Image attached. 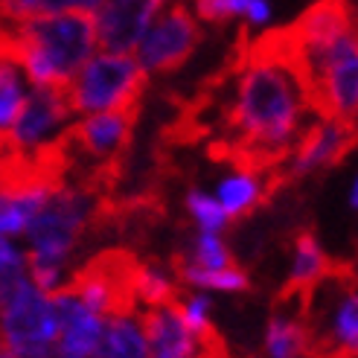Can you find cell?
<instances>
[{
  "label": "cell",
  "mask_w": 358,
  "mask_h": 358,
  "mask_svg": "<svg viewBox=\"0 0 358 358\" xmlns=\"http://www.w3.org/2000/svg\"><path fill=\"white\" fill-rule=\"evenodd\" d=\"M149 73L137 64L134 52H99L67 85V102L73 114H102L140 108Z\"/></svg>",
  "instance_id": "cell-2"
},
{
  "label": "cell",
  "mask_w": 358,
  "mask_h": 358,
  "mask_svg": "<svg viewBox=\"0 0 358 358\" xmlns=\"http://www.w3.org/2000/svg\"><path fill=\"white\" fill-rule=\"evenodd\" d=\"M105 0H0V17L3 21H35V17H52L67 12L96 15Z\"/></svg>",
  "instance_id": "cell-14"
},
{
  "label": "cell",
  "mask_w": 358,
  "mask_h": 358,
  "mask_svg": "<svg viewBox=\"0 0 358 358\" xmlns=\"http://www.w3.org/2000/svg\"><path fill=\"white\" fill-rule=\"evenodd\" d=\"M73 117L67 102V87H35L29 96H24L21 114H17L6 143L0 149L27 152L47 143L62 125Z\"/></svg>",
  "instance_id": "cell-7"
},
{
  "label": "cell",
  "mask_w": 358,
  "mask_h": 358,
  "mask_svg": "<svg viewBox=\"0 0 358 358\" xmlns=\"http://www.w3.org/2000/svg\"><path fill=\"white\" fill-rule=\"evenodd\" d=\"M187 207L195 216V222L201 224V230H207V234H219V230L227 224V216H224V210L219 207V201H213L210 195H204L199 189H192L187 195Z\"/></svg>",
  "instance_id": "cell-19"
},
{
  "label": "cell",
  "mask_w": 358,
  "mask_h": 358,
  "mask_svg": "<svg viewBox=\"0 0 358 358\" xmlns=\"http://www.w3.org/2000/svg\"><path fill=\"white\" fill-rule=\"evenodd\" d=\"M50 195L41 192H21V195H3L0 192V234L3 236H21L27 234L29 222Z\"/></svg>",
  "instance_id": "cell-15"
},
{
  "label": "cell",
  "mask_w": 358,
  "mask_h": 358,
  "mask_svg": "<svg viewBox=\"0 0 358 358\" xmlns=\"http://www.w3.org/2000/svg\"><path fill=\"white\" fill-rule=\"evenodd\" d=\"M137 268L140 259L125 248H108L85 262L64 285L73 292L87 309L99 317L108 315H134L137 312Z\"/></svg>",
  "instance_id": "cell-4"
},
{
  "label": "cell",
  "mask_w": 358,
  "mask_h": 358,
  "mask_svg": "<svg viewBox=\"0 0 358 358\" xmlns=\"http://www.w3.org/2000/svg\"><path fill=\"white\" fill-rule=\"evenodd\" d=\"M329 257L324 254L317 236L312 227H303L294 234V262H292V274L285 280V285L280 289V294H300L306 297L315 282L329 271Z\"/></svg>",
  "instance_id": "cell-10"
},
{
  "label": "cell",
  "mask_w": 358,
  "mask_h": 358,
  "mask_svg": "<svg viewBox=\"0 0 358 358\" xmlns=\"http://www.w3.org/2000/svg\"><path fill=\"white\" fill-rule=\"evenodd\" d=\"M99 195L85 189V187H59L50 199L35 213V219L27 227V236L32 242L29 257L59 265L70 257V250L76 248L82 234L91 227L94 204Z\"/></svg>",
  "instance_id": "cell-3"
},
{
  "label": "cell",
  "mask_w": 358,
  "mask_h": 358,
  "mask_svg": "<svg viewBox=\"0 0 358 358\" xmlns=\"http://www.w3.org/2000/svg\"><path fill=\"white\" fill-rule=\"evenodd\" d=\"M91 358H149L146 338H143L134 315L102 317L99 338H96Z\"/></svg>",
  "instance_id": "cell-11"
},
{
  "label": "cell",
  "mask_w": 358,
  "mask_h": 358,
  "mask_svg": "<svg viewBox=\"0 0 358 358\" xmlns=\"http://www.w3.org/2000/svg\"><path fill=\"white\" fill-rule=\"evenodd\" d=\"M24 271L27 268L0 271V344L15 358H52L59 320L50 297Z\"/></svg>",
  "instance_id": "cell-1"
},
{
  "label": "cell",
  "mask_w": 358,
  "mask_h": 358,
  "mask_svg": "<svg viewBox=\"0 0 358 358\" xmlns=\"http://www.w3.org/2000/svg\"><path fill=\"white\" fill-rule=\"evenodd\" d=\"M172 268L181 282L187 285H199V289H219V292H250L254 289V282L250 277L242 271V268H219V271H213V268H199L187 259V254H175L172 257Z\"/></svg>",
  "instance_id": "cell-13"
},
{
  "label": "cell",
  "mask_w": 358,
  "mask_h": 358,
  "mask_svg": "<svg viewBox=\"0 0 358 358\" xmlns=\"http://www.w3.org/2000/svg\"><path fill=\"white\" fill-rule=\"evenodd\" d=\"M265 201H268L265 178L234 175V178H227V181H222V187H219V207L224 210L227 222L248 219L250 213H257V207H262Z\"/></svg>",
  "instance_id": "cell-12"
},
{
  "label": "cell",
  "mask_w": 358,
  "mask_h": 358,
  "mask_svg": "<svg viewBox=\"0 0 358 358\" xmlns=\"http://www.w3.org/2000/svg\"><path fill=\"white\" fill-rule=\"evenodd\" d=\"M21 105H24L21 76L15 73V64L0 62V146L6 143L17 114H21Z\"/></svg>",
  "instance_id": "cell-16"
},
{
  "label": "cell",
  "mask_w": 358,
  "mask_h": 358,
  "mask_svg": "<svg viewBox=\"0 0 358 358\" xmlns=\"http://www.w3.org/2000/svg\"><path fill=\"white\" fill-rule=\"evenodd\" d=\"M166 0H105L99 6L96 44L105 52H131Z\"/></svg>",
  "instance_id": "cell-8"
},
{
  "label": "cell",
  "mask_w": 358,
  "mask_h": 358,
  "mask_svg": "<svg viewBox=\"0 0 358 358\" xmlns=\"http://www.w3.org/2000/svg\"><path fill=\"white\" fill-rule=\"evenodd\" d=\"M134 292H137V303H146V306H166V303L181 297L175 282H169L155 265L143 262V259H140V268H137Z\"/></svg>",
  "instance_id": "cell-17"
},
{
  "label": "cell",
  "mask_w": 358,
  "mask_h": 358,
  "mask_svg": "<svg viewBox=\"0 0 358 358\" xmlns=\"http://www.w3.org/2000/svg\"><path fill=\"white\" fill-rule=\"evenodd\" d=\"M187 259L199 268H213V271H219V268H236V259L227 250V245L216 234H207V230H201L192 239V257Z\"/></svg>",
  "instance_id": "cell-18"
},
{
  "label": "cell",
  "mask_w": 358,
  "mask_h": 358,
  "mask_svg": "<svg viewBox=\"0 0 358 358\" xmlns=\"http://www.w3.org/2000/svg\"><path fill=\"white\" fill-rule=\"evenodd\" d=\"M155 17L157 21L149 24V29L143 32V38L134 47V59L146 73H175L192 59V52L204 41V29L181 0H175L169 9Z\"/></svg>",
  "instance_id": "cell-5"
},
{
  "label": "cell",
  "mask_w": 358,
  "mask_h": 358,
  "mask_svg": "<svg viewBox=\"0 0 358 358\" xmlns=\"http://www.w3.org/2000/svg\"><path fill=\"white\" fill-rule=\"evenodd\" d=\"M355 149V122H341V120H315L306 125L297 140L292 157L285 160L282 181L294 184L300 178H309L315 172L335 169L341 166Z\"/></svg>",
  "instance_id": "cell-6"
},
{
  "label": "cell",
  "mask_w": 358,
  "mask_h": 358,
  "mask_svg": "<svg viewBox=\"0 0 358 358\" xmlns=\"http://www.w3.org/2000/svg\"><path fill=\"white\" fill-rule=\"evenodd\" d=\"M50 303H52V312H56V320H59L52 358H91L96 338H99L102 317L94 309H87L64 285L50 292Z\"/></svg>",
  "instance_id": "cell-9"
}]
</instances>
